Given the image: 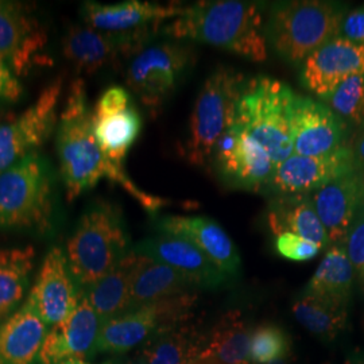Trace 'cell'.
<instances>
[{"instance_id": "6da1fadb", "label": "cell", "mask_w": 364, "mask_h": 364, "mask_svg": "<svg viewBox=\"0 0 364 364\" xmlns=\"http://www.w3.org/2000/svg\"><path fill=\"white\" fill-rule=\"evenodd\" d=\"M55 144L60 174L69 201L105 178L119 183L149 212L154 213L168 204L166 200L139 189L131 181L124 168L109 161L103 153L93 134L92 111L85 82L81 78L73 80L69 87L65 107L58 117Z\"/></svg>"}, {"instance_id": "7a4b0ae2", "label": "cell", "mask_w": 364, "mask_h": 364, "mask_svg": "<svg viewBox=\"0 0 364 364\" xmlns=\"http://www.w3.org/2000/svg\"><path fill=\"white\" fill-rule=\"evenodd\" d=\"M162 33L220 48L254 63H263L269 57L263 7L254 1H197L183 7L181 15L166 23Z\"/></svg>"}, {"instance_id": "3957f363", "label": "cell", "mask_w": 364, "mask_h": 364, "mask_svg": "<svg viewBox=\"0 0 364 364\" xmlns=\"http://www.w3.org/2000/svg\"><path fill=\"white\" fill-rule=\"evenodd\" d=\"M130 236L122 210L111 201L92 203L68 240L66 258L80 290L109 273L130 252Z\"/></svg>"}, {"instance_id": "277c9868", "label": "cell", "mask_w": 364, "mask_h": 364, "mask_svg": "<svg viewBox=\"0 0 364 364\" xmlns=\"http://www.w3.org/2000/svg\"><path fill=\"white\" fill-rule=\"evenodd\" d=\"M347 10L323 0H293L273 4L264 21V37L284 61L302 65L332 39L340 36Z\"/></svg>"}, {"instance_id": "5b68a950", "label": "cell", "mask_w": 364, "mask_h": 364, "mask_svg": "<svg viewBox=\"0 0 364 364\" xmlns=\"http://www.w3.org/2000/svg\"><path fill=\"white\" fill-rule=\"evenodd\" d=\"M296 93L287 82L267 77L246 80L235 122L267 151L275 165L293 156V107Z\"/></svg>"}, {"instance_id": "8992f818", "label": "cell", "mask_w": 364, "mask_h": 364, "mask_svg": "<svg viewBox=\"0 0 364 364\" xmlns=\"http://www.w3.org/2000/svg\"><path fill=\"white\" fill-rule=\"evenodd\" d=\"M54 192L52 169L39 153L0 173V228L49 232Z\"/></svg>"}, {"instance_id": "52a82bcc", "label": "cell", "mask_w": 364, "mask_h": 364, "mask_svg": "<svg viewBox=\"0 0 364 364\" xmlns=\"http://www.w3.org/2000/svg\"><path fill=\"white\" fill-rule=\"evenodd\" d=\"M245 81L242 73L228 66H218L204 81L191 115L189 136L183 144V156L189 164L208 165L221 135L234 124Z\"/></svg>"}, {"instance_id": "ba28073f", "label": "cell", "mask_w": 364, "mask_h": 364, "mask_svg": "<svg viewBox=\"0 0 364 364\" xmlns=\"http://www.w3.org/2000/svg\"><path fill=\"white\" fill-rule=\"evenodd\" d=\"M195 64V52L180 42H161L132 55L126 84L151 112H158Z\"/></svg>"}, {"instance_id": "9c48e42d", "label": "cell", "mask_w": 364, "mask_h": 364, "mask_svg": "<svg viewBox=\"0 0 364 364\" xmlns=\"http://www.w3.org/2000/svg\"><path fill=\"white\" fill-rule=\"evenodd\" d=\"M195 291L131 309L103 321L95 352L123 353L144 343L159 328L185 323L196 305Z\"/></svg>"}, {"instance_id": "30bf717a", "label": "cell", "mask_w": 364, "mask_h": 364, "mask_svg": "<svg viewBox=\"0 0 364 364\" xmlns=\"http://www.w3.org/2000/svg\"><path fill=\"white\" fill-rule=\"evenodd\" d=\"M209 164L225 186L266 192L277 165L267 151L236 122L221 135Z\"/></svg>"}, {"instance_id": "8fae6325", "label": "cell", "mask_w": 364, "mask_h": 364, "mask_svg": "<svg viewBox=\"0 0 364 364\" xmlns=\"http://www.w3.org/2000/svg\"><path fill=\"white\" fill-rule=\"evenodd\" d=\"M63 78H55L16 120L0 124V173L23 161L48 141L58 124Z\"/></svg>"}, {"instance_id": "7c38bea8", "label": "cell", "mask_w": 364, "mask_h": 364, "mask_svg": "<svg viewBox=\"0 0 364 364\" xmlns=\"http://www.w3.org/2000/svg\"><path fill=\"white\" fill-rule=\"evenodd\" d=\"M150 31L115 34L88 25L72 26L61 41L66 61L78 73L93 75L105 66L112 65L122 57L134 55L144 46Z\"/></svg>"}, {"instance_id": "4fadbf2b", "label": "cell", "mask_w": 364, "mask_h": 364, "mask_svg": "<svg viewBox=\"0 0 364 364\" xmlns=\"http://www.w3.org/2000/svg\"><path fill=\"white\" fill-rule=\"evenodd\" d=\"M93 134L107 158L123 166V161L142 130V117L132 105L130 92L120 85L103 92L92 112Z\"/></svg>"}, {"instance_id": "5bb4252c", "label": "cell", "mask_w": 364, "mask_h": 364, "mask_svg": "<svg viewBox=\"0 0 364 364\" xmlns=\"http://www.w3.org/2000/svg\"><path fill=\"white\" fill-rule=\"evenodd\" d=\"M48 37L42 25L19 3L0 1V58L16 77L43 64Z\"/></svg>"}, {"instance_id": "9a60e30c", "label": "cell", "mask_w": 364, "mask_h": 364, "mask_svg": "<svg viewBox=\"0 0 364 364\" xmlns=\"http://www.w3.org/2000/svg\"><path fill=\"white\" fill-rule=\"evenodd\" d=\"M81 293L70 273L65 252L53 247L42 262L26 304L38 313L46 326H53L64 321L77 308Z\"/></svg>"}, {"instance_id": "2e32d148", "label": "cell", "mask_w": 364, "mask_h": 364, "mask_svg": "<svg viewBox=\"0 0 364 364\" xmlns=\"http://www.w3.org/2000/svg\"><path fill=\"white\" fill-rule=\"evenodd\" d=\"M356 169L348 146L323 156H289L277 165L273 180L264 193L311 195L328 182Z\"/></svg>"}, {"instance_id": "e0dca14e", "label": "cell", "mask_w": 364, "mask_h": 364, "mask_svg": "<svg viewBox=\"0 0 364 364\" xmlns=\"http://www.w3.org/2000/svg\"><path fill=\"white\" fill-rule=\"evenodd\" d=\"M347 124L323 102L296 96L293 107V154L323 156L347 146Z\"/></svg>"}, {"instance_id": "ac0fdd59", "label": "cell", "mask_w": 364, "mask_h": 364, "mask_svg": "<svg viewBox=\"0 0 364 364\" xmlns=\"http://www.w3.org/2000/svg\"><path fill=\"white\" fill-rule=\"evenodd\" d=\"M301 68L302 84L324 100L353 76H364V43L332 39L309 55Z\"/></svg>"}, {"instance_id": "d6986e66", "label": "cell", "mask_w": 364, "mask_h": 364, "mask_svg": "<svg viewBox=\"0 0 364 364\" xmlns=\"http://www.w3.org/2000/svg\"><path fill=\"white\" fill-rule=\"evenodd\" d=\"M309 196L331 246H344L353 221L364 208V171L356 168Z\"/></svg>"}, {"instance_id": "ffe728a7", "label": "cell", "mask_w": 364, "mask_h": 364, "mask_svg": "<svg viewBox=\"0 0 364 364\" xmlns=\"http://www.w3.org/2000/svg\"><path fill=\"white\" fill-rule=\"evenodd\" d=\"M132 250L173 267L191 281L196 289L213 290L227 285L230 281V277L205 254L181 237L159 234L144 239Z\"/></svg>"}, {"instance_id": "44dd1931", "label": "cell", "mask_w": 364, "mask_h": 364, "mask_svg": "<svg viewBox=\"0 0 364 364\" xmlns=\"http://www.w3.org/2000/svg\"><path fill=\"white\" fill-rule=\"evenodd\" d=\"M102 324V318L82 291L77 308L48 331L39 351V363L60 364L95 352Z\"/></svg>"}, {"instance_id": "7402d4cb", "label": "cell", "mask_w": 364, "mask_h": 364, "mask_svg": "<svg viewBox=\"0 0 364 364\" xmlns=\"http://www.w3.org/2000/svg\"><path fill=\"white\" fill-rule=\"evenodd\" d=\"M182 6H162L150 1L129 0L117 4L85 1L81 14L85 25L115 34L151 31L182 13Z\"/></svg>"}, {"instance_id": "603a6c76", "label": "cell", "mask_w": 364, "mask_h": 364, "mask_svg": "<svg viewBox=\"0 0 364 364\" xmlns=\"http://www.w3.org/2000/svg\"><path fill=\"white\" fill-rule=\"evenodd\" d=\"M159 234L181 237L205 254L230 278L240 270V255L232 239L220 225L205 216L168 215L156 221Z\"/></svg>"}, {"instance_id": "cb8c5ba5", "label": "cell", "mask_w": 364, "mask_h": 364, "mask_svg": "<svg viewBox=\"0 0 364 364\" xmlns=\"http://www.w3.org/2000/svg\"><path fill=\"white\" fill-rule=\"evenodd\" d=\"M267 221L275 236L290 232L316 243L321 250L331 247V240L309 195L272 196Z\"/></svg>"}, {"instance_id": "d4e9b609", "label": "cell", "mask_w": 364, "mask_h": 364, "mask_svg": "<svg viewBox=\"0 0 364 364\" xmlns=\"http://www.w3.org/2000/svg\"><path fill=\"white\" fill-rule=\"evenodd\" d=\"M48 333V326L30 305L0 324V364H33Z\"/></svg>"}, {"instance_id": "484cf974", "label": "cell", "mask_w": 364, "mask_h": 364, "mask_svg": "<svg viewBox=\"0 0 364 364\" xmlns=\"http://www.w3.org/2000/svg\"><path fill=\"white\" fill-rule=\"evenodd\" d=\"M195 289L191 281L173 267L138 254L131 277L130 311L195 291Z\"/></svg>"}, {"instance_id": "4316f807", "label": "cell", "mask_w": 364, "mask_h": 364, "mask_svg": "<svg viewBox=\"0 0 364 364\" xmlns=\"http://www.w3.org/2000/svg\"><path fill=\"white\" fill-rule=\"evenodd\" d=\"M355 279L346 246L335 245L326 250L324 258L304 287L302 294L348 308Z\"/></svg>"}, {"instance_id": "83f0119b", "label": "cell", "mask_w": 364, "mask_h": 364, "mask_svg": "<svg viewBox=\"0 0 364 364\" xmlns=\"http://www.w3.org/2000/svg\"><path fill=\"white\" fill-rule=\"evenodd\" d=\"M204 344L193 326H162L146 340L141 359L144 364H198Z\"/></svg>"}, {"instance_id": "f1b7e54d", "label": "cell", "mask_w": 364, "mask_h": 364, "mask_svg": "<svg viewBox=\"0 0 364 364\" xmlns=\"http://www.w3.org/2000/svg\"><path fill=\"white\" fill-rule=\"evenodd\" d=\"M251 335L242 313H225L212 328L198 364H250Z\"/></svg>"}, {"instance_id": "f546056e", "label": "cell", "mask_w": 364, "mask_h": 364, "mask_svg": "<svg viewBox=\"0 0 364 364\" xmlns=\"http://www.w3.org/2000/svg\"><path fill=\"white\" fill-rule=\"evenodd\" d=\"M136 258L138 254L131 250L109 273L82 290L102 321L130 311L131 277Z\"/></svg>"}, {"instance_id": "4dcf8cb0", "label": "cell", "mask_w": 364, "mask_h": 364, "mask_svg": "<svg viewBox=\"0 0 364 364\" xmlns=\"http://www.w3.org/2000/svg\"><path fill=\"white\" fill-rule=\"evenodd\" d=\"M34 264L36 250L31 246L0 250V324L25 299Z\"/></svg>"}, {"instance_id": "1f68e13d", "label": "cell", "mask_w": 364, "mask_h": 364, "mask_svg": "<svg viewBox=\"0 0 364 364\" xmlns=\"http://www.w3.org/2000/svg\"><path fill=\"white\" fill-rule=\"evenodd\" d=\"M296 320L324 341H332L346 329L348 308L338 306L301 293L291 306Z\"/></svg>"}, {"instance_id": "d6a6232c", "label": "cell", "mask_w": 364, "mask_h": 364, "mask_svg": "<svg viewBox=\"0 0 364 364\" xmlns=\"http://www.w3.org/2000/svg\"><path fill=\"white\" fill-rule=\"evenodd\" d=\"M321 102L343 119L346 124L364 126V76L348 78Z\"/></svg>"}, {"instance_id": "836d02e7", "label": "cell", "mask_w": 364, "mask_h": 364, "mask_svg": "<svg viewBox=\"0 0 364 364\" xmlns=\"http://www.w3.org/2000/svg\"><path fill=\"white\" fill-rule=\"evenodd\" d=\"M290 355L287 333L274 324L255 328L250 340V363L270 364Z\"/></svg>"}, {"instance_id": "e575fe53", "label": "cell", "mask_w": 364, "mask_h": 364, "mask_svg": "<svg viewBox=\"0 0 364 364\" xmlns=\"http://www.w3.org/2000/svg\"><path fill=\"white\" fill-rule=\"evenodd\" d=\"M275 250L281 257L296 262L313 259L321 251L316 243L290 232L277 236Z\"/></svg>"}, {"instance_id": "d590c367", "label": "cell", "mask_w": 364, "mask_h": 364, "mask_svg": "<svg viewBox=\"0 0 364 364\" xmlns=\"http://www.w3.org/2000/svg\"><path fill=\"white\" fill-rule=\"evenodd\" d=\"M344 246L351 260L355 278L364 291V208L353 221Z\"/></svg>"}, {"instance_id": "8d00e7d4", "label": "cell", "mask_w": 364, "mask_h": 364, "mask_svg": "<svg viewBox=\"0 0 364 364\" xmlns=\"http://www.w3.org/2000/svg\"><path fill=\"white\" fill-rule=\"evenodd\" d=\"M338 37L355 43H364V4L346 14Z\"/></svg>"}, {"instance_id": "74e56055", "label": "cell", "mask_w": 364, "mask_h": 364, "mask_svg": "<svg viewBox=\"0 0 364 364\" xmlns=\"http://www.w3.org/2000/svg\"><path fill=\"white\" fill-rule=\"evenodd\" d=\"M23 93V88L13 70L0 58V100L16 102Z\"/></svg>"}, {"instance_id": "f35d334b", "label": "cell", "mask_w": 364, "mask_h": 364, "mask_svg": "<svg viewBox=\"0 0 364 364\" xmlns=\"http://www.w3.org/2000/svg\"><path fill=\"white\" fill-rule=\"evenodd\" d=\"M347 146L351 150L356 168L364 171V126L356 127L351 138L348 139Z\"/></svg>"}, {"instance_id": "ab89813d", "label": "cell", "mask_w": 364, "mask_h": 364, "mask_svg": "<svg viewBox=\"0 0 364 364\" xmlns=\"http://www.w3.org/2000/svg\"><path fill=\"white\" fill-rule=\"evenodd\" d=\"M344 364H364V352H352L346 358Z\"/></svg>"}, {"instance_id": "60d3db41", "label": "cell", "mask_w": 364, "mask_h": 364, "mask_svg": "<svg viewBox=\"0 0 364 364\" xmlns=\"http://www.w3.org/2000/svg\"><path fill=\"white\" fill-rule=\"evenodd\" d=\"M60 364H92L88 363V362H85L84 359H78V358H75V359H68L65 362H63V363ZM108 364V363H107Z\"/></svg>"}, {"instance_id": "b9f144b4", "label": "cell", "mask_w": 364, "mask_h": 364, "mask_svg": "<svg viewBox=\"0 0 364 364\" xmlns=\"http://www.w3.org/2000/svg\"><path fill=\"white\" fill-rule=\"evenodd\" d=\"M289 358H290V356L282 358V359H278V360H275V362L270 364H290V359H289Z\"/></svg>"}, {"instance_id": "7bdbcfd3", "label": "cell", "mask_w": 364, "mask_h": 364, "mask_svg": "<svg viewBox=\"0 0 364 364\" xmlns=\"http://www.w3.org/2000/svg\"><path fill=\"white\" fill-rule=\"evenodd\" d=\"M120 364H144V362H142V359H139V360H127V362H124V363H120Z\"/></svg>"}, {"instance_id": "ee69618b", "label": "cell", "mask_w": 364, "mask_h": 364, "mask_svg": "<svg viewBox=\"0 0 364 364\" xmlns=\"http://www.w3.org/2000/svg\"><path fill=\"white\" fill-rule=\"evenodd\" d=\"M326 364H329V363H326Z\"/></svg>"}]
</instances>
